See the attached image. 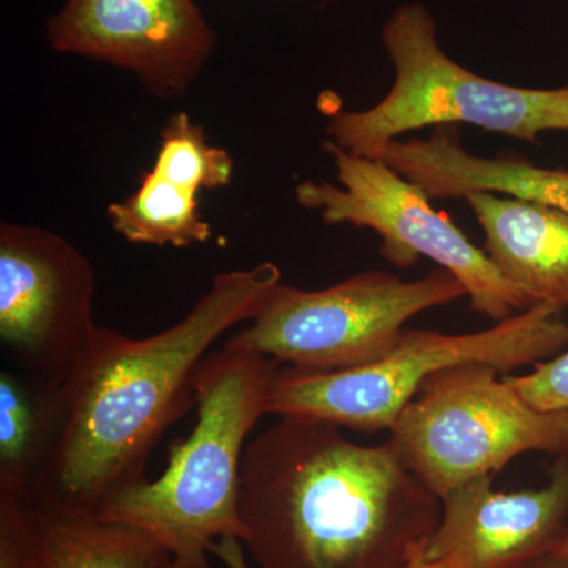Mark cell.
<instances>
[{"instance_id": "1", "label": "cell", "mask_w": 568, "mask_h": 568, "mask_svg": "<svg viewBox=\"0 0 568 568\" xmlns=\"http://www.w3.org/2000/svg\"><path fill=\"white\" fill-rule=\"evenodd\" d=\"M280 283L274 263L223 272L160 334L134 339L97 327L58 387L54 437L28 503L97 515L148 480L152 452L194 405V375L213 343L252 321Z\"/></svg>"}, {"instance_id": "2", "label": "cell", "mask_w": 568, "mask_h": 568, "mask_svg": "<svg viewBox=\"0 0 568 568\" xmlns=\"http://www.w3.org/2000/svg\"><path fill=\"white\" fill-rule=\"evenodd\" d=\"M241 515L257 568H407L435 536L443 503L387 444L282 416L246 444Z\"/></svg>"}, {"instance_id": "3", "label": "cell", "mask_w": 568, "mask_h": 568, "mask_svg": "<svg viewBox=\"0 0 568 568\" xmlns=\"http://www.w3.org/2000/svg\"><path fill=\"white\" fill-rule=\"evenodd\" d=\"M265 355L222 347L193 379L196 424L178 440L166 469L104 504L97 517L144 530L171 556V568H212L209 548L224 537L245 544L242 462L250 433L268 416L280 373Z\"/></svg>"}, {"instance_id": "4", "label": "cell", "mask_w": 568, "mask_h": 568, "mask_svg": "<svg viewBox=\"0 0 568 568\" xmlns=\"http://www.w3.org/2000/svg\"><path fill=\"white\" fill-rule=\"evenodd\" d=\"M395 69L390 92L364 111H339L325 140L355 155L377 159L387 142L425 126L473 125L519 141L545 132H568V85L529 89L480 77L448 58L433 14L405 3L383 28Z\"/></svg>"}, {"instance_id": "5", "label": "cell", "mask_w": 568, "mask_h": 568, "mask_svg": "<svg viewBox=\"0 0 568 568\" xmlns=\"http://www.w3.org/2000/svg\"><path fill=\"white\" fill-rule=\"evenodd\" d=\"M559 313L555 306L536 305L474 334L405 328L379 361L342 372L284 366L272 388L268 414L315 418L355 432H388L422 384L443 369L485 364L503 373L562 353L568 325Z\"/></svg>"}, {"instance_id": "6", "label": "cell", "mask_w": 568, "mask_h": 568, "mask_svg": "<svg viewBox=\"0 0 568 568\" xmlns=\"http://www.w3.org/2000/svg\"><path fill=\"white\" fill-rule=\"evenodd\" d=\"M467 364L422 384L388 428L396 459L439 499L467 481L500 473L519 455L568 448V409L540 410L499 379Z\"/></svg>"}, {"instance_id": "7", "label": "cell", "mask_w": 568, "mask_h": 568, "mask_svg": "<svg viewBox=\"0 0 568 568\" xmlns=\"http://www.w3.org/2000/svg\"><path fill=\"white\" fill-rule=\"evenodd\" d=\"M467 295L457 276L437 268L414 282L365 271L324 290L280 283L224 347L274 358L306 372H342L379 361L407 321Z\"/></svg>"}, {"instance_id": "8", "label": "cell", "mask_w": 568, "mask_h": 568, "mask_svg": "<svg viewBox=\"0 0 568 568\" xmlns=\"http://www.w3.org/2000/svg\"><path fill=\"white\" fill-rule=\"evenodd\" d=\"M323 149L334 162L338 183H298L294 190L298 205L320 213L328 226L375 231L381 254L396 267L409 268L428 257L457 276L474 312L496 323L532 308L497 272L485 250L474 245L447 213L433 207L420 186L384 160L355 155L328 140Z\"/></svg>"}, {"instance_id": "9", "label": "cell", "mask_w": 568, "mask_h": 568, "mask_svg": "<svg viewBox=\"0 0 568 568\" xmlns=\"http://www.w3.org/2000/svg\"><path fill=\"white\" fill-rule=\"evenodd\" d=\"M95 271L62 235L0 224V339L18 372L61 386L93 324Z\"/></svg>"}, {"instance_id": "10", "label": "cell", "mask_w": 568, "mask_h": 568, "mask_svg": "<svg viewBox=\"0 0 568 568\" xmlns=\"http://www.w3.org/2000/svg\"><path fill=\"white\" fill-rule=\"evenodd\" d=\"M47 37L62 54L130 71L156 100L185 97L216 47L194 0H67Z\"/></svg>"}, {"instance_id": "11", "label": "cell", "mask_w": 568, "mask_h": 568, "mask_svg": "<svg viewBox=\"0 0 568 568\" xmlns=\"http://www.w3.org/2000/svg\"><path fill=\"white\" fill-rule=\"evenodd\" d=\"M426 558L457 556L465 568H523L551 555L568 529V448L556 455L545 487L496 491L480 477L448 493Z\"/></svg>"}, {"instance_id": "12", "label": "cell", "mask_w": 568, "mask_h": 568, "mask_svg": "<svg viewBox=\"0 0 568 568\" xmlns=\"http://www.w3.org/2000/svg\"><path fill=\"white\" fill-rule=\"evenodd\" d=\"M234 170L233 156L211 144L201 123L175 112L160 132L153 166L142 173L136 192L108 207V222L130 244H205L212 227L201 212L200 194L230 186Z\"/></svg>"}, {"instance_id": "13", "label": "cell", "mask_w": 568, "mask_h": 568, "mask_svg": "<svg viewBox=\"0 0 568 568\" xmlns=\"http://www.w3.org/2000/svg\"><path fill=\"white\" fill-rule=\"evenodd\" d=\"M485 234V253L506 282L536 305L568 310V215L504 194L465 197Z\"/></svg>"}, {"instance_id": "14", "label": "cell", "mask_w": 568, "mask_h": 568, "mask_svg": "<svg viewBox=\"0 0 568 568\" xmlns=\"http://www.w3.org/2000/svg\"><path fill=\"white\" fill-rule=\"evenodd\" d=\"M0 526L13 537L17 568H171L170 552L156 538L97 515L0 499Z\"/></svg>"}, {"instance_id": "15", "label": "cell", "mask_w": 568, "mask_h": 568, "mask_svg": "<svg viewBox=\"0 0 568 568\" xmlns=\"http://www.w3.org/2000/svg\"><path fill=\"white\" fill-rule=\"evenodd\" d=\"M432 200L487 192L532 201L568 215V171L548 170L514 156L473 155L443 129L428 140L390 141L379 155Z\"/></svg>"}, {"instance_id": "16", "label": "cell", "mask_w": 568, "mask_h": 568, "mask_svg": "<svg viewBox=\"0 0 568 568\" xmlns=\"http://www.w3.org/2000/svg\"><path fill=\"white\" fill-rule=\"evenodd\" d=\"M58 387L14 369L0 372V497L29 499L50 452Z\"/></svg>"}, {"instance_id": "17", "label": "cell", "mask_w": 568, "mask_h": 568, "mask_svg": "<svg viewBox=\"0 0 568 568\" xmlns=\"http://www.w3.org/2000/svg\"><path fill=\"white\" fill-rule=\"evenodd\" d=\"M507 381L537 409H568V349L534 366L532 372L507 377Z\"/></svg>"}, {"instance_id": "18", "label": "cell", "mask_w": 568, "mask_h": 568, "mask_svg": "<svg viewBox=\"0 0 568 568\" xmlns=\"http://www.w3.org/2000/svg\"><path fill=\"white\" fill-rule=\"evenodd\" d=\"M211 555L222 560L226 568H250L246 562L245 547L239 538L224 537L213 541L209 548Z\"/></svg>"}, {"instance_id": "19", "label": "cell", "mask_w": 568, "mask_h": 568, "mask_svg": "<svg viewBox=\"0 0 568 568\" xmlns=\"http://www.w3.org/2000/svg\"><path fill=\"white\" fill-rule=\"evenodd\" d=\"M0 568H17L13 537L9 530L2 528H0Z\"/></svg>"}, {"instance_id": "20", "label": "cell", "mask_w": 568, "mask_h": 568, "mask_svg": "<svg viewBox=\"0 0 568 568\" xmlns=\"http://www.w3.org/2000/svg\"><path fill=\"white\" fill-rule=\"evenodd\" d=\"M407 568H465L462 560L457 556H448V558L432 560L426 558V551L418 555Z\"/></svg>"}, {"instance_id": "21", "label": "cell", "mask_w": 568, "mask_h": 568, "mask_svg": "<svg viewBox=\"0 0 568 568\" xmlns=\"http://www.w3.org/2000/svg\"><path fill=\"white\" fill-rule=\"evenodd\" d=\"M523 568H568V562L567 560L555 558V556L548 555L544 556V558L534 560V562H530L528 566Z\"/></svg>"}, {"instance_id": "22", "label": "cell", "mask_w": 568, "mask_h": 568, "mask_svg": "<svg viewBox=\"0 0 568 568\" xmlns=\"http://www.w3.org/2000/svg\"><path fill=\"white\" fill-rule=\"evenodd\" d=\"M551 556L567 560L568 562V529L566 530V534H564V537L560 538L559 544L556 545V548L552 549Z\"/></svg>"}, {"instance_id": "23", "label": "cell", "mask_w": 568, "mask_h": 568, "mask_svg": "<svg viewBox=\"0 0 568 568\" xmlns=\"http://www.w3.org/2000/svg\"><path fill=\"white\" fill-rule=\"evenodd\" d=\"M327 2H338V0H325V3Z\"/></svg>"}]
</instances>
